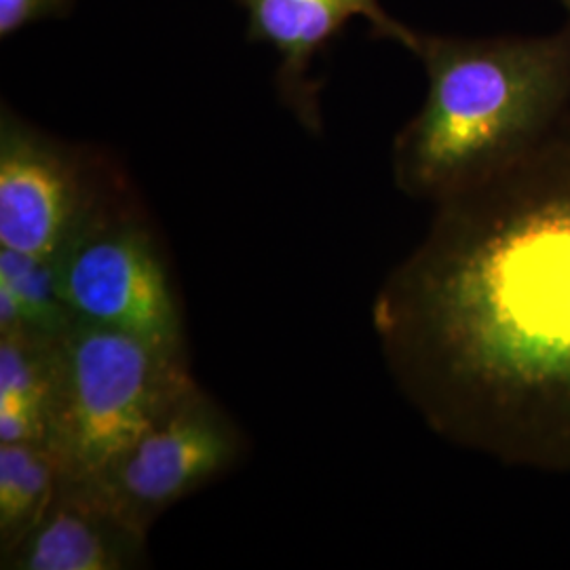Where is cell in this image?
Listing matches in <instances>:
<instances>
[{"label":"cell","instance_id":"cell-1","mask_svg":"<svg viewBox=\"0 0 570 570\" xmlns=\"http://www.w3.org/2000/svg\"><path fill=\"white\" fill-rule=\"evenodd\" d=\"M433 207L372 303L395 385L450 444L570 475V110Z\"/></svg>","mask_w":570,"mask_h":570},{"label":"cell","instance_id":"cell-2","mask_svg":"<svg viewBox=\"0 0 570 570\" xmlns=\"http://www.w3.org/2000/svg\"><path fill=\"white\" fill-rule=\"evenodd\" d=\"M421 110L393 140L395 186L440 202L484 180L570 110V20L546 37L419 35Z\"/></svg>","mask_w":570,"mask_h":570},{"label":"cell","instance_id":"cell-3","mask_svg":"<svg viewBox=\"0 0 570 570\" xmlns=\"http://www.w3.org/2000/svg\"><path fill=\"white\" fill-rule=\"evenodd\" d=\"M190 385L188 357L77 320L56 343L47 446L60 478H98Z\"/></svg>","mask_w":570,"mask_h":570},{"label":"cell","instance_id":"cell-4","mask_svg":"<svg viewBox=\"0 0 570 570\" xmlns=\"http://www.w3.org/2000/svg\"><path fill=\"white\" fill-rule=\"evenodd\" d=\"M51 263L61 301L77 320L188 357L180 294L131 184L108 199Z\"/></svg>","mask_w":570,"mask_h":570},{"label":"cell","instance_id":"cell-5","mask_svg":"<svg viewBox=\"0 0 570 570\" xmlns=\"http://www.w3.org/2000/svg\"><path fill=\"white\" fill-rule=\"evenodd\" d=\"M108 153L68 142L0 108V247L53 261L108 199L129 186Z\"/></svg>","mask_w":570,"mask_h":570},{"label":"cell","instance_id":"cell-6","mask_svg":"<svg viewBox=\"0 0 570 570\" xmlns=\"http://www.w3.org/2000/svg\"><path fill=\"white\" fill-rule=\"evenodd\" d=\"M245 435L233 416L197 383L91 482L138 529L230 473L244 461Z\"/></svg>","mask_w":570,"mask_h":570},{"label":"cell","instance_id":"cell-7","mask_svg":"<svg viewBox=\"0 0 570 570\" xmlns=\"http://www.w3.org/2000/svg\"><path fill=\"white\" fill-rule=\"evenodd\" d=\"M247 18V41L261 42L279 58L275 87L294 119L320 136L324 119L313 77L315 60L353 20H366L370 32L383 41L400 42L407 51L419 45V30L407 28L385 11L381 0H235Z\"/></svg>","mask_w":570,"mask_h":570},{"label":"cell","instance_id":"cell-8","mask_svg":"<svg viewBox=\"0 0 570 570\" xmlns=\"http://www.w3.org/2000/svg\"><path fill=\"white\" fill-rule=\"evenodd\" d=\"M0 562L4 570L142 569L148 532L125 520L91 482L60 478L39 524Z\"/></svg>","mask_w":570,"mask_h":570},{"label":"cell","instance_id":"cell-9","mask_svg":"<svg viewBox=\"0 0 570 570\" xmlns=\"http://www.w3.org/2000/svg\"><path fill=\"white\" fill-rule=\"evenodd\" d=\"M56 343L28 332L0 336V444H47Z\"/></svg>","mask_w":570,"mask_h":570},{"label":"cell","instance_id":"cell-10","mask_svg":"<svg viewBox=\"0 0 570 570\" xmlns=\"http://www.w3.org/2000/svg\"><path fill=\"white\" fill-rule=\"evenodd\" d=\"M58 480V461L45 442L0 444V558L39 524Z\"/></svg>","mask_w":570,"mask_h":570},{"label":"cell","instance_id":"cell-11","mask_svg":"<svg viewBox=\"0 0 570 570\" xmlns=\"http://www.w3.org/2000/svg\"><path fill=\"white\" fill-rule=\"evenodd\" d=\"M0 282L11 287L20 303L23 332L58 341L77 322L61 301L51 261L0 247Z\"/></svg>","mask_w":570,"mask_h":570},{"label":"cell","instance_id":"cell-12","mask_svg":"<svg viewBox=\"0 0 570 570\" xmlns=\"http://www.w3.org/2000/svg\"><path fill=\"white\" fill-rule=\"evenodd\" d=\"M75 0H0V39L7 41L39 21L61 20Z\"/></svg>","mask_w":570,"mask_h":570},{"label":"cell","instance_id":"cell-13","mask_svg":"<svg viewBox=\"0 0 570 570\" xmlns=\"http://www.w3.org/2000/svg\"><path fill=\"white\" fill-rule=\"evenodd\" d=\"M560 2H562V4H564V7H567V11H569V16H570V0H560Z\"/></svg>","mask_w":570,"mask_h":570}]
</instances>
